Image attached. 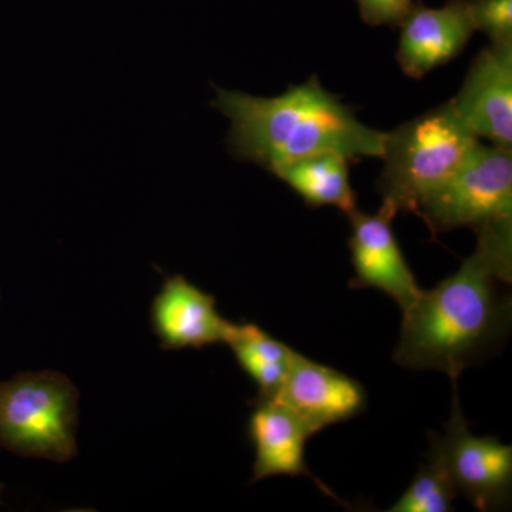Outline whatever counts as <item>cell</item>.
Here are the masks:
<instances>
[{
    "instance_id": "6da1fadb",
    "label": "cell",
    "mask_w": 512,
    "mask_h": 512,
    "mask_svg": "<svg viewBox=\"0 0 512 512\" xmlns=\"http://www.w3.org/2000/svg\"><path fill=\"white\" fill-rule=\"evenodd\" d=\"M477 247L456 274L421 293L403 312L397 365L444 372L453 382L507 325L498 284H511L512 218L474 229Z\"/></svg>"
},
{
    "instance_id": "7a4b0ae2",
    "label": "cell",
    "mask_w": 512,
    "mask_h": 512,
    "mask_svg": "<svg viewBox=\"0 0 512 512\" xmlns=\"http://www.w3.org/2000/svg\"><path fill=\"white\" fill-rule=\"evenodd\" d=\"M215 107L231 120L232 153L271 173L316 154L336 153L348 161L383 156L387 133L360 123L316 76L268 99L217 89Z\"/></svg>"
},
{
    "instance_id": "3957f363",
    "label": "cell",
    "mask_w": 512,
    "mask_h": 512,
    "mask_svg": "<svg viewBox=\"0 0 512 512\" xmlns=\"http://www.w3.org/2000/svg\"><path fill=\"white\" fill-rule=\"evenodd\" d=\"M450 101L406 121L386 134L384 167L377 191L394 214H419L424 198L437 190L480 143Z\"/></svg>"
},
{
    "instance_id": "277c9868",
    "label": "cell",
    "mask_w": 512,
    "mask_h": 512,
    "mask_svg": "<svg viewBox=\"0 0 512 512\" xmlns=\"http://www.w3.org/2000/svg\"><path fill=\"white\" fill-rule=\"evenodd\" d=\"M77 394L56 372L20 373L0 382V447L64 463L76 454Z\"/></svg>"
},
{
    "instance_id": "5b68a950",
    "label": "cell",
    "mask_w": 512,
    "mask_h": 512,
    "mask_svg": "<svg viewBox=\"0 0 512 512\" xmlns=\"http://www.w3.org/2000/svg\"><path fill=\"white\" fill-rule=\"evenodd\" d=\"M417 215L433 235L512 218V148L480 141L463 164L421 201Z\"/></svg>"
},
{
    "instance_id": "8992f818",
    "label": "cell",
    "mask_w": 512,
    "mask_h": 512,
    "mask_svg": "<svg viewBox=\"0 0 512 512\" xmlns=\"http://www.w3.org/2000/svg\"><path fill=\"white\" fill-rule=\"evenodd\" d=\"M453 409L444 436L431 434L457 493L464 495L480 511H491L507 503L512 484V447L495 437L470 433L458 402L453 382Z\"/></svg>"
},
{
    "instance_id": "52a82bcc",
    "label": "cell",
    "mask_w": 512,
    "mask_h": 512,
    "mask_svg": "<svg viewBox=\"0 0 512 512\" xmlns=\"http://www.w3.org/2000/svg\"><path fill=\"white\" fill-rule=\"evenodd\" d=\"M450 104L474 136L512 148V42L484 47Z\"/></svg>"
},
{
    "instance_id": "ba28073f",
    "label": "cell",
    "mask_w": 512,
    "mask_h": 512,
    "mask_svg": "<svg viewBox=\"0 0 512 512\" xmlns=\"http://www.w3.org/2000/svg\"><path fill=\"white\" fill-rule=\"evenodd\" d=\"M349 218L352 222L349 248L356 272L349 288L379 289L406 312L420 298L423 289L410 271L394 235L392 221L396 214L382 205L375 215L356 210Z\"/></svg>"
},
{
    "instance_id": "9c48e42d",
    "label": "cell",
    "mask_w": 512,
    "mask_h": 512,
    "mask_svg": "<svg viewBox=\"0 0 512 512\" xmlns=\"http://www.w3.org/2000/svg\"><path fill=\"white\" fill-rule=\"evenodd\" d=\"M269 400L288 407L312 436L332 424L353 419L367 404L365 389L357 380L298 352L281 389Z\"/></svg>"
},
{
    "instance_id": "30bf717a",
    "label": "cell",
    "mask_w": 512,
    "mask_h": 512,
    "mask_svg": "<svg viewBox=\"0 0 512 512\" xmlns=\"http://www.w3.org/2000/svg\"><path fill=\"white\" fill-rule=\"evenodd\" d=\"M399 28L397 62L412 79L451 62L476 32L470 0H450L440 9L426 8L419 0Z\"/></svg>"
},
{
    "instance_id": "8fae6325",
    "label": "cell",
    "mask_w": 512,
    "mask_h": 512,
    "mask_svg": "<svg viewBox=\"0 0 512 512\" xmlns=\"http://www.w3.org/2000/svg\"><path fill=\"white\" fill-rule=\"evenodd\" d=\"M151 318L165 349H201L227 343L235 326L217 312L214 296L180 275L165 281L154 299Z\"/></svg>"
},
{
    "instance_id": "7c38bea8",
    "label": "cell",
    "mask_w": 512,
    "mask_h": 512,
    "mask_svg": "<svg viewBox=\"0 0 512 512\" xmlns=\"http://www.w3.org/2000/svg\"><path fill=\"white\" fill-rule=\"evenodd\" d=\"M249 434L255 446L252 483L274 476L315 478L305 461V444L312 434L284 404L258 399Z\"/></svg>"
},
{
    "instance_id": "4fadbf2b",
    "label": "cell",
    "mask_w": 512,
    "mask_h": 512,
    "mask_svg": "<svg viewBox=\"0 0 512 512\" xmlns=\"http://www.w3.org/2000/svg\"><path fill=\"white\" fill-rule=\"evenodd\" d=\"M348 163L336 153L316 154L282 165L272 174L298 192L308 207L333 205L349 217L357 207Z\"/></svg>"
},
{
    "instance_id": "5bb4252c",
    "label": "cell",
    "mask_w": 512,
    "mask_h": 512,
    "mask_svg": "<svg viewBox=\"0 0 512 512\" xmlns=\"http://www.w3.org/2000/svg\"><path fill=\"white\" fill-rule=\"evenodd\" d=\"M227 345L258 386L259 399H274L288 376L295 350L252 323L235 325Z\"/></svg>"
},
{
    "instance_id": "9a60e30c",
    "label": "cell",
    "mask_w": 512,
    "mask_h": 512,
    "mask_svg": "<svg viewBox=\"0 0 512 512\" xmlns=\"http://www.w3.org/2000/svg\"><path fill=\"white\" fill-rule=\"evenodd\" d=\"M429 463L420 467L412 484L402 497L389 508V512H447L453 510L454 498L458 493L448 476L443 458L436 447L431 446Z\"/></svg>"
},
{
    "instance_id": "2e32d148",
    "label": "cell",
    "mask_w": 512,
    "mask_h": 512,
    "mask_svg": "<svg viewBox=\"0 0 512 512\" xmlns=\"http://www.w3.org/2000/svg\"><path fill=\"white\" fill-rule=\"evenodd\" d=\"M476 30L490 43L512 42V0H470Z\"/></svg>"
},
{
    "instance_id": "e0dca14e",
    "label": "cell",
    "mask_w": 512,
    "mask_h": 512,
    "mask_svg": "<svg viewBox=\"0 0 512 512\" xmlns=\"http://www.w3.org/2000/svg\"><path fill=\"white\" fill-rule=\"evenodd\" d=\"M419 0H356L360 18L369 26L399 28Z\"/></svg>"
},
{
    "instance_id": "ac0fdd59",
    "label": "cell",
    "mask_w": 512,
    "mask_h": 512,
    "mask_svg": "<svg viewBox=\"0 0 512 512\" xmlns=\"http://www.w3.org/2000/svg\"><path fill=\"white\" fill-rule=\"evenodd\" d=\"M2 490H3V487H2V484H0V494H2Z\"/></svg>"
}]
</instances>
